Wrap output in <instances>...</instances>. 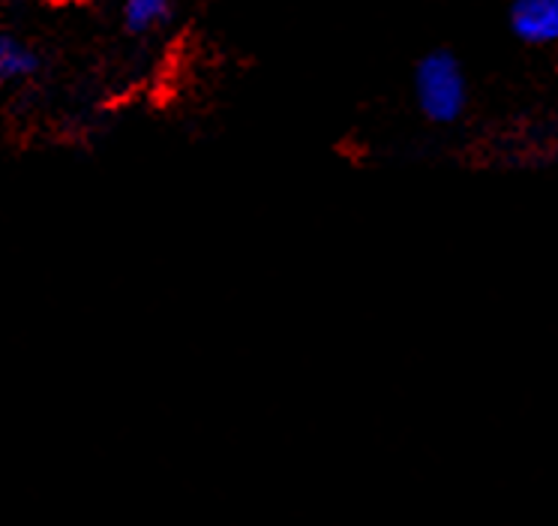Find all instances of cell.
<instances>
[{
    "instance_id": "cell-1",
    "label": "cell",
    "mask_w": 558,
    "mask_h": 526,
    "mask_svg": "<svg viewBox=\"0 0 558 526\" xmlns=\"http://www.w3.org/2000/svg\"><path fill=\"white\" fill-rule=\"evenodd\" d=\"M414 94L429 121H457L465 109V99H469L465 75H462L457 58H450L448 51H436V55L424 58L414 75Z\"/></svg>"
},
{
    "instance_id": "cell-2",
    "label": "cell",
    "mask_w": 558,
    "mask_h": 526,
    "mask_svg": "<svg viewBox=\"0 0 558 526\" xmlns=\"http://www.w3.org/2000/svg\"><path fill=\"white\" fill-rule=\"evenodd\" d=\"M513 34L532 46H546L558 34V0H517L510 10Z\"/></svg>"
},
{
    "instance_id": "cell-3",
    "label": "cell",
    "mask_w": 558,
    "mask_h": 526,
    "mask_svg": "<svg viewBox=\"0 0 558 526\" xmlns=\"http://www.w3.org/2000/svg\"><path fill=\"white\" fill-rule=\"evenodd\" d=\"M37 55L22 46L19 39L0 34V82H15L37 73Z\"/></svg>"
},
{
    "instance_id": "cell-4",
    "label": "cell",
    "mask_w": 558,
    "mask_h": 526,
    "mask_svg": "<svg viewBox=\"0 0 558 526\" xmlns=\"http://www.w3.org/2000/svg\"><path fill=\"white\" fill-rule=\"evenodd\" d=\"M171 0H126L123 19L133 34H145L150 27H157L169 15Z\"/></svg>"
}]
</instances>
